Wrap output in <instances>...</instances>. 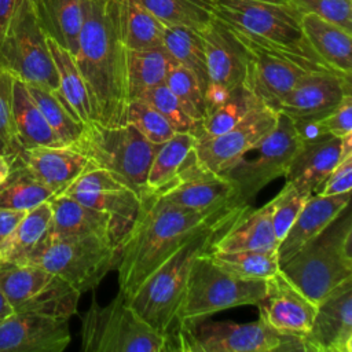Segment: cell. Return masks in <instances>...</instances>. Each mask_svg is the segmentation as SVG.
I'll return each instance as SVG.
<instances>
[{
    "label": "cell",
    "instance_id": "obj_44",
    "mask_svg": "<svg viewBox=\"0 0 352 352\" xmlns=\"http://www.w3.org/2000/svg\"><path fill=\"white\" fill-rule=\"evenodd\" d=\"M147 104H150L154 110H157L173 128L175 132H192L195 124L191 118L184 113L176 96L168 88L165 82L148 88L139 98Z\"/></svg>",
    "mask_w": 352,
    "mask_h": 352
},
{
    "label": "cell",
    "instance_id": "obj_3",
    "mask_svg": "<svg viewBox=\"0 0 352 352\" xmlns=\"http://www.w3.org/2000/svg\"><path fill=\"white\" fill-rule=\"evenodd\" d=\"M280 272L314 304L352 278L349 204L312 239L279 265Z\"/></svg>",
    "mask_w": 352,
    "mask_h": 352
},
{
    "label": "cell",
    "instance_id": "obj_9",
    "mask_svg": "<svg viewBox=\"0 0 352 352\" xmlns=\"http://www.w3.org/2000/svg\"><path fill=\"white\" fill-rule=\"evenodd\" d=\"M84 352H166L169 336L161 334L131 308L121 293L106 305L92 298L81 322Z\"/></svg>",
    "mask_w": 352,
    "mask_h": 352
},
{
    "label": "cell",
    "instance_id": "obj_5",
    "mask_svg": "<svg viewBox=\"0 0 352 352\" xmlns=\"http://www.w3.org/2000/svg\"><path fill=\"white\" fill-rule=\"evenodd\" d=\"M210 1L214 16L245 37L331 69L311 48L301 29V14L289 1Z\"/></svg>",
    "mask_w": 352,
    "mask_h": 352
},
{
    "label": "cell",
    "instance_id": "obj_43",
    "mask_svg": "<svg viewBox=\"0 0 352 352\" xmlns=\"http://www.w3.org/2000/svg\"><path fill=\"white\" fill-rule=\"evenodd\" d=\"M126 122L133 125L154 144H162L176 133L170 124L142 99L129 100L126 107Z\"/></svg>",
    "mask_w": 352,
    "mask_h": 352
},
{
    "label": "cell",
    "instance_id": "obj_27",
    "mask_svg": "<svg viewBox=\"0 0 352 352\" xmlns=\"http://www.w3.org/2000/svg\"><path fill=\"white\" fill-rule=\"evenodd\" d=\"M48 202L52 213L45 235L47 239L100 235L109 238L118 248L111 220L106 213L88 208L62 194L51 197Z\"/></svg>",
    "mask_w": 352,
    "mask_h": 352
},
{
    "label": "cell",
    "instance_id": "obj_24",
    "mask_svg": "<svg viewBox=\"0 0 352 352\" xmlns=\"http://www.w3.org/2000/svg\"><path fill=\"white\" fill-rule=\"evenodd\" d=\"M23 166L54 195H59L89 162L84 154L69 146H40L22 150L18 155Z\"/></svg>",
    "mask_w": 352,
    "mask_h": 352
},
{
    "label": "cell",
    "instance_id": "obj_26",
    "mask_svg": "<svg viewBox=\"0 0 352 352\" xmlns=\"http://www.w3.org/2000/svg\"><path fill=\"white\" fill-rule=\"evenodd\" d=\"M349 199L351 191L334 195L311 194L276 248L279 265L318 235L349 204Z\"/></svg>",
    "mask_w": 352,
    "mask_h": 352
},
{
    "label": "cell",
    "instance_id": "obj_34",
    "mask_svg": "<svg viewBox=\"0 0 352 352\" xmlns=\"http://www.w3.org/2000/svg\"><path fill=\"white\" fill-rule=\"evenodd\" d=\"M165 23L138 0H120V30L126 50L162 47Z\"/></svg>",
    "mask_w": 352,
    "mask_h": 352
},
{
    "label": "cell",
    "instance_id": "obj_8",
    "mask_svg": "<svg viewBox=\"0 0 352 352\" xmlns=\"http://www.w3.org/2000/svg\"><path fill=\"white\" fill-rule=\"evenodd\" d=\"M208 250L198 254L191 264L175 326L205 319L228 308L256 305L264 294L265 279L234 276L220 268Z\"/></svg>",
    "mask_w": 352,
    "mask_h": 352
},
{
    "label": "cell",
    "instance_id": "obj_18",
    "mask_svg": "<svg viewBox=\"0 0 352 352\" xmlns=\"http://www.w3.org/2000/svg\"><path fill=\"white\" fill-rule=\"evenodd\" d=\"M351 77L336 70H314L302 76L278 104L296 126H308L333 111L351 94Z\"/></svg>",
    "mask_w": 352,
    "mask_h": 352
},
{
    "label": "cell",
    "instance_id": "obj_41",
    "mask_svg": "<svg viewBox=\"0 0 352 352\" xmlns=\"http://www.w3.org/2000/svg\"><path fill=\"white\" fill-rule=\"evenodd\" d=\"M26 84L29 94L43 113L45 121L54 131L62 146H72L82 131V124L78 122L67 110L59 96L43 87Z\"/></svg>",
    "mask_w": 352,
    "mask_h": 352
},
{
    "label": "cell",
    "instance_id": "obj_39",
    "mask_svg": "<svg viewBox=\"0 0 352 352\" xmlns=\"http://www.w3.org/2000/svg\"><path fill=\"white\" fill-rule=\"evenodd\" d=\"M208 254L220 268L242 279H267L279 271L276 250H208Z\"/></svg>",
    "mask_w": 352,
    "mask_h": 352
},
{
    "label": "cell",
    "instance_id": "obj_10",
    "mask_svg": "<svg viewBox=\"0 0 352 352\" xmlns=\"http://www.w3.org/2000/svg\"><path fill=\"white\" fill-rule=\"evenodd\" d=\"M117 261L118 248L100 235L44 238L28 260L65 279L80 293L95 289L109 271L116 270Z\"/></svg>",
    "mask_w": 352,
    "mask_h": 352
},
{
    "label": "cell",
    "instance_id": "obj_55",
    "mask_svg": "<svg viewBox=\"0 0 352 352\" xmlns=\"http://www.w3.org/2000/svg\"><path fill=\"white\" fill-rule=\"evenodd\" d=\"M274 1H275V0H274Z\"/></svg>",
    "mask_w": 352,
    "mask_h": 352
},
{
    "label": "cell",
    "instance_id": "obj_46",
    "mask_svg": "<svg viewBox=\"0 0 352 352\" xmlns=\"http://www.w3.org/2000/svg\"><path fill=\"white\" fill-rule=\"evenodd\" d=\"M308 197V194L298 191L292 183L286 182L283 188L272 198L271 220L278 245L292 227Z\"/></svg>",
    "mask_w": 352,
    "mask_h": 352
},
{
    "label": "cell",
    "instance_id": "obj_16",
    "mask_svg": "<svg viewBox=\"0 0 352 352\" xmlns=\"http://www.w3.org/2000/svg\"><path fill=\"white\" fill-rule=\"evenodd\" d=\"M199 33L209 76L205 99L210 110L231 91L245 85L250 55L236 33L216 16Z\"/></svg>",
    "mask_w": 352,
    "mask_h": 352
},
{
    "label": "cell",
    "instance_id": "obj_28",
    "mask_svg": "<svg viewBox=\"0 0 352 352\" xmlns=\"http://www.w3.org/2000/svg\"><path fill=\"white\" fill-rule=\"evenodd\" d=\"M47 37L52 38L73 56L84 21L87 0H29Z\"/></svg>",
    "mask_w": 352,
    "mask_h": 352
},
{
    "label": "cell",
    "instance_id": "obj_13",
    "mask_svg": "<svg viewBox=\"0 0 352 352\" xmlns=\"http://www.w3.org/2000/svg\"><path fill=\"white\" fill-rule=\"evenodd\" d=\"M0 290L15 312L67 320L76 315L81 294L65 279L37 264L4 260H0Z\"/></svg>",
    "mask_w": 352,
    "mask_h": 352
},
{
    "label": "cell",
    "instance_id": "obj_11",
    "mask_svg": "<svg viewBox=\"0 0 352 352\" xmlns=\"http://www.w3.org/2000/svg\"><path fill=\"white\" fill-rule=\"evenodd\" d=\"M0 67L23 82L58 94V73L48 48L47 34L29 0H16L0 43Z\"/></svg>",
    "mask_w": 352,
    "mask_h": 352
},
{
    "label": "cell",
    "instance_id": "obj_21",
    "mask_svg": "<svg viewBox=\"0 0 352 352\" xmlns=\"http://www.w3.org/2000/svg\"><path fill=\"white\" fill-rule=\"evenodd\" d=\"M258 318L276 331L301 337L311 329L316 304L307 298L280 270L265 279V290L260 301Z\"/></svg>",
    "mask_w": 352,
    "mask_h": 352
},
{
    "label": "cell",
    "instance_id": "obj_2",
    "mask_svg": "<svg viewBox=\"0 0 352 352\" xmlns=\"http://www.w3.org/2000/svg\"><path fill=\"white\" fill-rule=\"evenodd\" d=\"M246 206L198 212L166 202L155 194L144 195L138 217L118 250V293L128 298L186 239L210 226L231 221Z\"/></svg>",
    "mask_w": 352,
    "mask_h": 352
},
{
    "label": "cell",
    "instance_id": "obj_23",
    "mask_svg": "<svg viewBox=\"0 0 352 352\" xmlns=\"http://www.w3.org/2000/svg\"><path fill=\"white\" fill-rule=\"evenodd\" d=\"M351 139L352 133L345 138L319 135L304 139L287 168L286 182L304 194H314L340 161L352 151Z\"/></svg>",
    "mask_w": 352,
    "mask_h": 352
},
{
    "label": "cell",
    "instance_id": "obj_1",
    "mask_svg": "<svg viewBox=\"0 0 352 352\" xmlns=\"http://www.w3.org/2000/svg\"><path fill=\"white\" fill-rule=\"evenodd\" d=\"M125 54L120 0H87L74 60L85 84L91 120L102 125L126 122Z\"/></svg>",
    "mask_w": 352,
    "mask_h": 352
},
{
    "label": "cell",
    "instance_id": "obj_47",
    "mask_svg": "<svg viewBox=\"0 0 352 352\" xmlns=\"http://www.w3.org/2000/svg\"><path fill=\"white\" fill-rule=\"evenodd\" d=\"M300 14H314L352 33V0H287Z\"/></svg>",
    "mask_w": 352,
    "mask_h": 352
},
{
    "label": "cell",
    "instance_id": "obj_52",
    "mask_svg": "<svg viewBox=\"0 0 352 352\" xmlns=\"http://www.w3.org/2000/svg\"><path fill=\"white\" fill-rule=\"evenodd\" d=\"M10 169H11V161L8 160V157L0 153V183L8 176Z\"/></svg>",
    "mask_w": 352,
    "mask_h": 352
},
{
    "label": "cell",
    "instance_id": "obj_32",
    "mask_svg": "<svg viewBox=\"0 0 352 352\" xmlns=\"http://www.w3.org/2000/svg\"><path fill=\"white\" fill-rule=\"evenodd\" d=\"M126 88L129 100L144 91L165 82L168 70L175 62L162 47L150 50H126Z\"/></svg>",
    "mask_w": 352,
    "mask_h": 352
},
{
    "label": "cell",
    "instance_id": "obj_4",
    "mask_svg": "<svg viewBox=\"0 0 352 352\" xmlns=\"http://www.w3.org/2000/svg\"><path fill=\"white\" fill-rule=\"evenodd\" d=\"M231 221L210 226L191 235L125 298L126 304L154 330L169 336L175 327L176 311L184 294L194 258L206 252L213 238Z\"/></svg>",
    "mask_w": 352,
    "mask_h": 352
},
{
    "label": "cell",
    "instance_id": "obj_49",
    "mask_svg": "<svg viewBox=\"0 0 352 352\" xmlns=\"http://www.w3.org/2000/svg\"><path fill=\"white\" fill-rule=\"evenodd\" d=\"M352 188V151L348 153L315 190L320 195L349 192Z\"/></svg>",
    "mask_w": 352,
    "mask_h": 352
},
{
    "label": "cell",
    "instance_id": "obj_35",
    "mask_svg": "<svg viewBox=\"0 0 352 352\" xmlns=\"http://www.w3.org/2000/svg\"><path fill=\"white\" fill-rule=\"evenodd\" d=\"M260 104L263 103L245 85L238 87L208 110L191 133L195 136V142L217 136L232 128Z\"/></svg>",
    "mask_w": 352,
    "mask_h": 352
},
{
    "label": "cell",
    "instance_id": "obj_19",
    "mask_svg": "<svg viewBox=\"0 0 352 352\" xmlns=\"http://www.w3.org/2000/svg\"><path fill=\"white\" fill-rule=\"evenodd\" d=\"M279 111L260 104L228 131L195 142L194 154L198 162L212 172H223L272 132Z\"/></svg>",
    "mask_w": 352,
    "mask_h": 352
},
{
    "label": "cell",
    "instance_id": "obj_40",
    "mask_svg": "<svg viewBox=\"0 0 352 352\" xmlns=\"http://www.w3.org/2000/svg\"><path fill=\"white\" fill-rule=\"evenodd\" d=\"M165 25L204 30L214 18L210 0H138Z\"/></svg>",
    "mask_w": 352,
    "mask_h": 352
},
{
    "label": "cell",
    "instance_id": "obj_6",
    "mask_svg": "<svg viewBox=\"0 0 352 352\" xmlns=\"http://www.w3.org/2000/svg\"><path fill=\"white\" fill-rule=\"evenodd\" d=\"M160 146L148 142L129 122L107 126L89 120L70 147L87 157L89 168L110 172L143 198L148 194L147 175Z\"/></svg>",
    "mask_w": 352,
    "mask_h": 352
},
{
    "label": "cell",
    "instance_id": "obj_37",
    "mask_svg": "<svg viewBox=\"0 0 352 352\" xmlns=\"http://www.w3.org/2000/svg\"><path fill=\"white\" fill-rule=\"evenodd\" d=\"M54 197L16 157L11 161L8 176L0 183V208L30 210Z\"/></svg>",
    "mask_w": 352,
    "mask_h": 352
},
{
    "label": "cell",
    "instance_id": "obj_45",
    "mask_svg": "<svg viewBox=\"0 0 352 352\" xmlns=\"http://www.w3.org/2000/svg\"><path fill=\"white\" fill-rule=\"evenodd\" d=\"M14 77L0 67V153L14 161L23 150L16 139L12 120Z\"/></svg>",
    "mask_w": 352,
    "mask_h": 352
},
{
    "label": "cell",
    "instance_id": "obj_48",
    "mask_svg": "<svg viewBox=\"0 0 352 352\" xmlns=\"http://www.w3.org/2000/svg\"><path fill=\"white\" fill-rule=\"evenodd\" d=\"M305 129H312L314 136L319 135H330V136H338L345 138L352 133V95H348L344 98V100L326 117L320 118L319 121L300 128L298 131L302 132ZM308 139V138H307Z\"/></svg>",
    "mask_w": 352,
    "mask_h": 352
},
{
    "label": "cell",
    "instance_id": "obj_20",
    "mask_svg": "<svg viewBox=\"0 0 352 352\" xmlns=\"http://www.w3.org/2000/svg\"><path fill=\"white\" fill-rule=\"evenodd\" d=\"M301 342L302 352H352V278L316 305L311 329Z\"/></svg>",
    "mask_w": 352,
    "mask_h": 352
},
{
    "label": "cell",
    "instance_id": "obj_15",
    "mask_svg": "<svg viewBox=\"0 0 352 352\" xmlns=\"http://www.w3.org/2000/svg\"><path fill=\"white\" fill-rule=\"evenodd\" d=\"M60 194L106 213L111 220L118 248L132 228L142 205V198L132 188L99 168L85 169Z\"/></svg>",
    "mask_w": 352,
    "mask_h": 352
},
{
    "label": "cell",
    "instance_id": "obj_50",
    "mask_svg": "<svg viewBox=\"0 0 352 352\" xmlns=\"http://www.w3.org/2000/svg\"><path fill=\"white\" fill-rule=\"evenodd\" d=\"M28 210H16V209H6L0 208V248L14 232L22 217Z\"/></svg>",
    "mask_w": 352,
    "mask_h": 352
},
{
    "label": "cell",
    "instance_id": "obj_30",
    "mask_svg": "<svg viewBox=\"0 0 352 352\" xmlns=\"http://www.w3.org/2000/svg\"><path fill=\"white\" fill-rule=\"evenodd\" d=\"M12 120L16 139L23 150L62 146L29 94L26 84L15 77L12 81Z\"/></svg>",
    "mask_w": 352,
    "mask_h": 352
},
{
    "label": "cell",
    "instance_id": "obj_22",
    "mask_svg": "<svg viewBox=\"0 0 352 352\" xmlns=\"http://www.w3.org/2000/svg\"><path fill=\"white\" fill-rule=\"evenodd\" d=\"M69 342L67 319L14 311L0 322V352H62Z\"/></svg>",
    "mask_w": 352,
    "mask_h": 352
},
{
    "label": "cell",
    "instance_id": "obj_12",
    "mask_svg": "<svg viewBox=\"0 0 352 352\" xmlns=\"http://www.w3.org/2000/svg\"><path fill=\"white\" fill-rule=\"evenodd\" d=\"M302 142L304 138L293 120L279 113L272 132L220 175L234 184L239 202L249 205L248 202L268 183L286 175Z\"/></svg>",
    "mask_w": 352,
    "mask_h": 352
},
{
    "label": "cell",
    "instance_id": "obj_51",
    "mask_svg": "<svg viewBox=\"0 0 352 352\" xmlns=\"http://www.w3.org/2000/svg\"><path fill=\"white\" fill-rule=\"evenodd\" d=\"M16 0H0V43L14 14Z\"/></svg>",
    "mask_w": 352,
    "mask_h": 352
},
{
    "label": "cell",
    "instance_id": "obj_53",
    "mask_svg": "<svg viewBox=\"0 0 352 352\" xmlns=\"http://www.w3.org/2000/svg\"><path fill=\"white\" fill-rule=\"evenodd\" d=\"M12 312H14V309L11 308V305L8 304L7 298L4 297V294L0 290V322L3 319H6L8 315H11Z\"/></svg>",
    "mask_w": 352,
    "mask_h": 352
},
{
    "label": "cell",
    "instance_id": "obj_14",
    "mask_svg": "<svg viewBox=\"0 0 352 352\" xmlns=\"http://www.w3.org/2000/svg\"><path fill=\"white\" fill-rule=\"evenodd\" d=\"M235 33L250 55L245 87L263 104L276 111L282 98L292 91L302 76L314 70L329 69L286 51L258 44L238 32Z\"/></svg>",
    "mask_w": 352,
    "mask_h": 352
},
{
    "label": "cell",
    "instance_id": "obj_38",
    "mask_svg": "<svg viewBox=\"0 0 352 352\" xmlns=\"http://www.w3.org/2000/svg\"><path fill=\"white\" fill-rule=\"evenodd\" d=\"M194 146L195 136L191 132H176L160 146L147 175L148 194L157 192L175 179L194 150Z\"/></svg>",
    "mask_w": 352,
    "mask_h": 352
},
{
    "label": "cell",
    "instance_id": "obj_7",
    "mask_svg": "<svg viewBox=\"0 0 352 352\" xmlns=\"http://www.w3.org/2000/svg\"><path fill=\"white\" fill-rule=\"evenodd\" d=\"M169 333L170 351L183 352H302L301 337L276 331L258 318L235 323L210 320L176 324Z\"/></svg>",
    "mask_w": 352,
    "mask_h": 352
},
{
    "label": "cell",
    "instance_id": "obj_31",
    "mask_svg": "<svg viewBox=\"0 0 352 352\" xmlns=\"http://www.w3.org/2000/svg\"><path fill=\"white\" fill-rule=\"evenodd\" d=\"M47 43L58 73L59 88L56 95L65 103L72 116L78 122L85 124L91 120V110L85 84L76 65L74 56L52 38L47 37Z\"/></svg>",
    "mask_w": 352,
    "mask_h": 352
},
{
    "label": "cell",
    "instance_id": "obj_29",
    "mask_svg": "<svg viewBox=\"0 0 352 352\" xmlns=\"http://www.w3.org/2000/svg\"><path fill=\"white\" fill-rule=\"evenodd\" d=\"M301 29L311 48L327 66L352 76V33L314 14H301Z\"/></svg>",
    "mask_w": 352,
    "mask_h": 352
},
{
    "label": "cell",
    "instance_id": "obj_33",
    "mask_svg": "<svg viewBox=\"0 0 352 352\" xmlns=\"http://www.w3.org/2000/svg\"><path fill=\"white\" fill-rule=\"evenodd\" d=\"M51 213L48 201L28 210L14 232L0 248V260L19 264L28 263L32 253L47 235Z\"/></svg>",
    "mask_w": 352,
    "mask_h": 352
},
{
    "label": "cell",
    "instance_id": "obj_25",
    "mask_svg": "<svg viewBox=\"0 0 352 352\" xmlns=\"http://www.w3.org/2000/svg\"><path fill=\"white\" fill-rule=\"evenodd\" d=\"M271 214L272 199L257 209H250L248 205L213 238L209 250H276L278 241Z\"/></svg>",
    "mask_w": 352,
    "mask_h": 352
},
{
    "label": "cell",
    "instance_id": "obj_54",
    "mask_svg": "<svg viewBox=\"0 0 352 352\" xmlns=\"http://www.w3.org/2000/svg\"><path fill=\"white\" fill-rule=\"evenodd\" d=\"M275 1H287V0H275Z\"/></svg>",
    "mask_w": 352,
    "mask_h": 352
},
{
    "label": "cell",
    "instance_id": "obj_17",
    "mask_svg": "<svg viewBox=\"0 0 352 352\" xmlns=\"http://www.w3.org/2000/svg\"><path fill=\"white\" fill-rule=\"evenodd\" d=\"M153 194L173 205L198 212L242 206L234 184L223 175L205 169L194 150L175 179Z\"/></svg>",
    "mask_w": 352,
    "mask_h": 352
},
{
    "label": "cell",
    "instance_id": "obj_42",
    "mask_svg": "<svg viewBox=\"0 0 352 352\" xmlns=\"http://www.w3.org/2000/svg\"><path fill=\"white\" fill-rule=\"evenodd\" d=\"M165 84L176 96L184 113L197 126L206 116L208 106L195 76L187 67L175 60L168 70Z\"/></svg>",
    "mask_w": 352,
    "mask_h": 352
},
{
    "label": "cell",
    "instance_id": "obj_36",
    "mask_svg": "<svg viewBox=\"0 0 352 352\" xmlns=\"http://www.w3.org/2000/svg\"><path fill=\"white\" fill-rule=\"evenodd\" d=\"M162 45L177 63L187 67L195 76L201 91L206 95L209 76L201 33L187 26L165 25Z\"/></svg>",
    "mask_w": 352,
    "mask_h": 352
}]
</instances>
